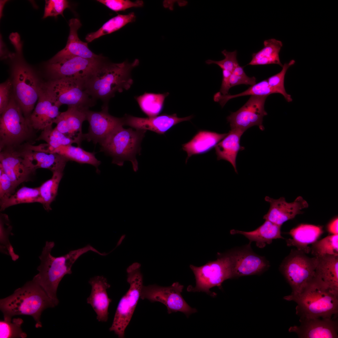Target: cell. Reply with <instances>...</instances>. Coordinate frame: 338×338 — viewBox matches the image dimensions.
<instances>
[{"label":"cell","mask_w":338,"mask_h":338,"mask_svg":"<svg viewBox=\"0 0 338 338\" xmlns=\"http://www.w3.org/2000/svg\"><path fill=\"white\" fill-rule=\"evenodd\" d=\"M138 59L132 63L125 61L119 63L107 60L84 81L85 88L95 100L100 99L108 105L116 92L129 89L133 82L132 70L139 64Z\"/></svg>","instance_id":"1"},{"label":"cell","mask_w":338,"mask_h":338,"mask_svg":"<svg viewBox=\"0 0 338 338\" xmlns=\"http://www.w3.org/2000/svg\"><path fill=\"white\" fill-rule=\"evenodd\" d=\"M54 246V242H46L42 253L39 257L41 260V264L37 269L39 273L33 279L42 288L56 306L59 303L57 291L59 283L65 275L72 273V267L78 259L89 251L101 255H103V253L88 245L71 251L64 255L54 257L51 254Z\"/></svg>","instance_id":"2"},{"label":"cell","mask_w":338,"mask_h":338,"mask_svg":"<svg viewBox=\"0 0 338 338\" xmlns=\"http://www.w3.org/2000/svg\"><path fill=\"white\" fill-rule=\"evenodd\" d=\"M56 306L42 288L34 279L27 282L10 296L1 299L0 310L4 316H32L36 328L42 326L40 321L42 312Z\"/></svg>","instance_id":"3"},{"label":"cell","mask_w":338,"mask_h":338,"mask_svg":"<svg viewBox=\"0 0 338 338\" xmlns=\"http://www.w3.org/2000/svg\"><path fill=\"white\" fill-rule=\"evenodd\" d=\"M297 304L296 314L300 318H329L338 313V296L325 289L314 278L300 293L284 297Z\"/></svg>","instance_id":"4"},{"label":"cell","mask_w":338,"mask_h":338,"mask_svg":"<svg viewBox=\"0 0 338 338\" xmlns=\"http://www.w3.org/2000/svg\"><path fill=\"white\" fill-rule=\"evenodd\" d=\"M146 131L120 127L100 144V151L112 157V163L119 166L123 165L125 161H131L136 172L138 168L136 155L140 152L141 143Z\"/></svg>","instance_id":"5"},{"label":"cell","mask_w":338,"mask_h":338,"mask_svg":"<svg viewBox=\"0 0 338 338\" xmlns=\"http://www.w3.org/2000/svg\"><path fill=\"white\" fill-rule=\"evenodd\" d=\"M196 280L194 287L189 285L188 292H203L212 296H215L210 289L216 286L221 287L225 280L233 278V264L228 251L218 254L216 260L209 261L205 264L197 267L190 265Z\"/></svg>","instance_id":"6"},{"label":"cell","mask_w":338,"mask_h":338,"mask_svg":"<svg viewBox=\"0 0 338 338\" xmlns=\"http://www.w3.org/2000/svg\"><path fill=\"white\" fill-rule=\"evenodd\" d=\"M300 251L294 250L286 257L280 269L292 289V294L301 292L314 277L315 257H309Z\"/></svg>","instance_id":"7"},{"label":"cell","mask_w":338,"mask_h":338,"mask_svg":"<svg viewBox=\"0 0 338 338\" xmlns=\"http://www.w3.org/2000/svg\"><path fill=\"white\" fill-rule=\"evenodd\" d=\"M43 84L60 106L66 105L68 106L87 110L95 104L96 100L87 92L83 80L60 79L51 80Z\"/></svg>","instance_id":"8"},{"label":"cell","mask_w":338,"mask_h":338,"mask_svg":"<svg viewBox=\"0 0 338 338\" xmlns=\"http://www.w3.org/2000/svg\"><path fill=\"white\" fill-rule=\"evenodd\" d=\"M12 75L16 100L23 112L28 115L38 99L41 84L31 69L20 60L13 64Z\"/></svg>","instance_id":"9"},{"label":"cell","mask_w":338,"mask_h":338,"mask_svg":"<svg viewBox=\"0 0 338 338\" xmlns=\"http://www.w3.org/2000/svg\"><path fill=\"white\" fill-rule=\"evenodd\" d=\"M129 288L121 298L117 306L110 331L118 337L124 338L125 329L129 324L140 298L143 286V276L140 270L127 273Z\"/></svg>","instance_id":"10"},{"label":"cell","mask_w":338,"mask_h":338,"mask_svg":"<svg viewBox=\"0 0 338 338\" xmlns=\"http://www.w3.org/2000/svg\"><path fill=\"white\" fill-rule=\"evenodd\" d=\"M22 113L18 103L13 98H10L8 106L1 114V149L4 146L19 142L28 135L31 127Z\"/></svg>","instance_id":"11"},{"label":"cell","mask_w":338,"mask_h":338,"mask_svg":"<svg viewBox=\"0 0 338 338\" xmlns=\"http://www.w3.org/2000/svg\"><path fill=\"white\" fill-rule=\"evenodd\" d=\"M183 288L184 286L177 282L167 287L156 284L143 285L140 298L152 302H158L163 304L166 307L168 314L180 312L188 317L197 310L190 307L183 299L181 294Z\"/></svg>","instance_id":"12"},{"label":"cell","mask_w":338,"mask_h":338,"mask_svg":"<svg viewBox=\"0 0 338 338\" xmlns=\"http://www.w3.org/2000/svg\"><path fill=\"white\" fill-rule=\"evenodd\" d=\"M106 60L102 55L93 59L74 56L56 63H48L46 70L52 80L69 78L84 81Z\"/></svg>","instance_id":"13"},{"label":"cell","mask_w":338,"mask_h":338,"mask_svg":"<svg viewBox=\"0 0 338 338\" xmlns=\"http://www.w3.org/2000/svg\"><path fill=\"white\" fill-rule=\"evenodd\" d=\"M267 96L252 95L247 102L236 111L231 112L227 118L231 129H239L245 131L253 126L261 131L264 117L267 115L264 105Z\"/></svg>","instance_id":"14"},{"label":"cell","mask_w":338,"mask_h":338,"mask_svg":"<svg viewBox=\"0 0 338 338\" xmlns=\"http://www.w3.org/2000/svg\"><path fill=\"white\" fill-rule=\"evenodd\" d=\"M108 105H104L100 111L87 110L86 120L89 124L88 132L83 134V140L100 143L117 128L124 125V118L113 116L108 112Z\"/></svg>","instance_id":"15"},{"label":"cell","mask_w":338,"mask_h":338,"mask_svg":"<svg viewBox=\"0 0 338 338\" xmlns=\"http://www.w3.org/2000/svg\"><path fill=\"white\" fill-rule=\"evenodd\" d=\"M251 243L228 251L233 264V278L259 273L266 269L269 263L264 257L252 250Z\"/></svg>","instance_id":"16"},{"label":"cell","mask_w":338,"mask_h":338,"mask_svg":"<svg viewBox=\"0 0 338 338\" xmlns=\"http://www.w3.org/2000/svg\"><path fill=\"white\" fill-rule=\"evenodd\" d=\"M300 324L290 327L289 331L301 338H336L338 324L336 320L329 318H300Z\"/></svg>","instance_id":"17"},{"label":"cell","mask_w":338,"mask_h":338,"mask_svg":"<svg viewBox=\"0 0 338 338\" xmlns=\"http://www.w3.org/2000/svg\"><path fill=\"white\" fill-rule=\"evenodd\" d=\"M60 106L41 84L37 105L28 119L31 127L43 130L52 126L60 113Z\"/></svg>","instance_id":"18"},{"label":"cell","mask_w":338,"mask_h":338,"mask_svg":"<svg viewBox=\"0 0 338 338\" xmlns=\"http://www.w3.org/2000/svg\"><path fill=\"white\" fill-rule=\"evenodd\" d=\"M0 166L9 177L15 188L29 180L34 170L23 152L9 150L1 152Z\"/></svg>","instance_id":"19"},{"label":"cell","mask_w":338,"mask_h":338,"mask_svg":"<svg viewBox=\"0 0 338 338\" xmlns=\"http://www.w3.org/2000/svg\"><path fill=\"white\" fill-rule=\"evenodd\" d=\"M265 201L270 204L269 209L263 219L281 226L285 222L302 213L301 210L307 208L309 205L301 196L298 197L291 202H286L283 197L274 199L266 196Z\"/></svg>","instance_id":"20"},{"label":"cell","mask_w":338,"mask_h":338,"mask_svg":"<svg viewBox=\"0 0 338 338\" xmlns=\"http://www.w3.org/2000/svg\"><path fill=\"white\" fill-rule=\"evenodd\" d=\"M193 116L180 118L176 114L162 115L147 118H142L125 115L123 117L124 125L136 130H149L160 134H163L177 124L189 121Z\"/></svg>","instance_id":"21"},{"label":"cell","mask_w":338,"mask_h":338,"mask_svg":"<svg viewBox=\"0 0 338 338\" xmlns=\"http://www.w3.org/2000/svg\"><path fill=\"white\" fill-rule=\"evenodd\" d=\"M69 25L70 31L65 47L50 59L49 63H56L74 56L93 59L101 56L94 53L88 48L87 43L81 41L79 38L78 30L82 26L79 19L77 18L70 19Z\"/></svg>","instance_id":"22"},{"label":"cell","mask_w":338,"mask_h":338,"mask_svg":"<svg viewBox=\"0 0 338 338\" xmlns=\"http://www.w3.org/2000/svg\"><path fill=\"white\" fill-rule=\"evenodd\" d=\"M316 257L315 279L325 289L338 296V255Z\"/></svg>","instance_id":"23"},{"label":"cell","mask_w":338,"mask_h":338,"mask_svg":"<svg viewBox=\"0 0 338 338\" xmlns=\"http://www.w3.org/2000/svg\"><path fill=\"white\" fill-rule=\"evenodd\" d=\"M89 283L91 286V292L87 299L97 315L99 322H106L108 319V308L112 300L108 297L107 290L110 287L106 278L97 276L91 278Z\"/></svg>","instance_id":"24"},{"label":"cell","mask_w":338,"mask_h":338,"mask_svg":"<svg viewBox=\"0 0 338 338\" xmlns=\"http://www.w3.org/2000/svg\"><path fill=\"white\" fill-rule=\"evenodd\" d=\"M228 134L200 130L189 141L182 145V149L187 154L186 160L192 156L206 153L215 147Z\"/></svg>","instance_id":"25"},{"label":"cell","mask_w":338,"mask_h":338,"mask_svg":"<svg viewBox=\"0 0 338 338\" xmlns=\"http://www.w3.org/2000/svg\"><path fill=\"white\" fill-rule=\"evenodd\" d=\"M245 131L239 129H231L227 135L215 147L217 159L224 160L230 162L236 173H238L236 158L240 151L244 149L240 144L241 137Z\"/></svg>","instance_id":"26"},{"label":"cell","mask_w":338,"mask_h":338,"mask_svg":"<svg viewBox=\"0 0 338 338\" xmlns=\"http://www.w3.org/2000/svg\"><path fill=\"white\" fill-rule=\"evenodd\" d=\"M323 232L321 226L301 224L290 230L289 234L291 238L287 240V245L295 247L298 250L305 253H309L310 251L309 245L317 240Z\"/></svg>","instance_id":"27"},{"label":"cell","mask_w":338,"mask_h":338,"mask_svg":"<svg viewBox=\"0 0 338 338\" xmlns=\"http://www.w3.org/2000/svg\"><path fill=\"white\" fill-rule=\"evenodd\" d=\"M23 153L35 170L38 168H45L52 172L57 170H64L68 161L58 154L36 151L29 148Z\"/></svg>","instance_id":"28"},{"label":"cell","mask_w":338,"mask_h":338,"mask_svg":"<svg viewBox=\"0 0 338 338\" xmlns=\"http://www.w3.org/2000/svg\"><path fill=\"white\" fill-rule=\"evenodd\" d=\"M281 226L265 220L262 225L253 231L246 232L233 229L231 233L243 235L249 239L250 243L255 242L258 247L262 248L266 244L271 243L273 239L284 238L281 235Z\"/></svg>","instance_id":"29"},{"label":"cell","mask_w":338,"mask_h":338,"mask_svg":"<svg viewBox=\"0 0 338 338\" xmlns=\"http://www.w3.org/2000/svg\"><path fill=\"white\" fill-rule=\"evenodd\" d=\"M264 47L252 54V59L247 64L252 65L277 64L282 67L279 53L283 46L282 42L275 38L265 40Z\"/></svg>","instance_id":"30"},{"label":"cell","mask_w":338,"mask_h":338,"mask_svg":"<svg viewBox=\"0 0 338 338\" xmlns=\"http://www.w3.org/2000/svg\"><path fill=\"white\" fill-rule=\"evenodd\" d=\"M88 110L68 106L66 111L60 113L69 128V137L75 140L79 146L83 140L82 126L83 122L86 120V112Z\"/></svg>","instance_id":"31"},{"label":"cell","mask_w":338,"mask_h":338,"mask_svg":"<svg viewBox=\"0 0 338 338\" xmlns=\"http://www.w3.org/2000/svg\"><path fill=\"white\" fill-rule=\"evenodd\" d=\"M53 153L63 156L68 161L91 165L99 171L98 167L101 162L95 157V153L86 151L80 146L75 147L71 145L61 146L54 149Z\"/></svg>","instance_id":"32"},{"label":"cell","mask_w":338,"mask_h":338,"mask_svg":"<svg viewBox=\"0 0 338 338\" xmlns=\"http://www.w3.org/2000/svg\"><path fill=\"white\" fill-rule=\"evenodd\" d=\"M169 93L156 94L145 92L135 97L142 110L149 117L158 115L162 111L166 98Z\"/></svg>","instance_id":"33"},{"label":"cell","mask_w":338,"mask_h":338,"mask_svg":"<svg viewBox=\"0 0 338 338\" xmlns=\"http://www.w3.org/2000/svg\"><path fill=\"white\" fill-rule=\"evenodd\" d=\"M136 16L133 12L127 14H118L105 22L97 31L88 34L85 40L88 43L104 35L120 29L129 23L135 21Z\"/></svg>","instance_id":"34"},{"label":"cell","mask_w":338,"mask_h":338,"mask_svg":"<svg viewBox=\"0 0 338 338\" xmlns=\"http://www.w3.org/2000/svg\"><path fill=\"white\" fill-rule=\"evenodd\" d=\"M63 171L59 170L53 172L52 177L39 187L40 197L38 203L42 204L47 211L51 210L50 204L57 195Z\"/></svg>","instance_id":"35"},{"label":"cell","mask_w":338,"mask_h":338,"mask_svg":"<svg viewBox=\"0 0 338 338\" xmlns=\"http://www.w3.org/2000/svg\"><path fill=\"white\" fill-rule=\"evenodd\" d=\"M39 197V187H23L8 197L0 200V210L3 211L9 207L20 204L38 203Z\"/></svg>","instance_id":"36"},{"label":"cell","mask_w":338,"mask_h":338,"mask_svg":"<svg viewBox=\"0 0 338 338\" xmlns=\"http://www.w3.org/2000/svg\"><path fill=\"white\" fill-rule=\"evenodd\" d=\"M275 93H276L275 91L269 86L267 79H265L251 85L245 91L238 94L223 95L218 92L214 95L213 100L218 102L223 107L229 100L233 98L248 95L268 96Z\"/></svg>","instance_id":"37"},{"label":"cell","mask_w":338,"mask_h":338,"mask_svg":"<svg viewBox=\"0 0 338 338\" xmlns=\"http://www.w3.org/2000/svg\"><path fill=\"white\" fill-rule=\"evenodd\" d=\"M311 254L318 257L325 255H338V235H331L312 244Z\"/></svg>","instance_id":"38"},{"label":"cell","mask_w":338,"mask_h":338,"mask_svg":"<svg viewBox=\"0 0 338 338\" xmlns=\"http://www.w3.org/2000/svg\"><path fill=\"white\" fill-rule=\"evenodd\" d=\"M12 229V227L10 224L8 215L1 214L0 220V251L2 253L10 256L13 260L15 261L18 259L19 256L14 253L13 248L9 241V235H13L11 232Z\"/></svg>","instance_id":"39"},{"label":"cell","mask_w":338,"mask_h":338,"mask_svg":"<svg viewBox=\"0 0 338 338\" xmlns=\"http://www.w3.org/2000/svg\"><path fill=\"white\" fill-rule=\"evenodd\" d=\"M4 316V320L0 321V338H21L27 337L26 334L23 332L21 326L23 321L19 318H14Z\"/></svg>","instance_id":"40"},{"label":"cell","mask_w":338,"mask_h":338,"mask_svg":"<svg viewBox=\"0 0 338 338\" xmlns=\"http://www.w3.org/2000/svg\"><path fill=\"white\" fill-rule=\"evenodd\" d=\"M38 139L45 141L54 150L61 146H68L73 143H76L75 140L61 133L55 128L52 129V126L43 130Z\"/></svg>","instance_id":"41"},{"label":"cell","mask_w":338,"mask_h":338,"mask_svg":"<svg viewBox=\"0 0 338 338\" xmlns=\"http://www.w3.org/2000/svg\"><path fill=\"white\" fill-rule=\"evenodd\" d=\"M295 63V61L292 59L289 63H285L280 72L267 79L270 87L276 93H279L283 95L285 100L289 102L292 101V99L291 95L288 94L285 90L284 85V78L288 69Z\"/></svg>","instance_id":"42"},{"label":"cell","mask_w":338,"mask_h":338,"mask_svg":"<svg viewBox=\"0 0 338 338\" xmlns=\"http://www.w3.org/2000/svg\"><path fill=\"white\" fill-rule=\"evenodd\" d=\"M221 53L225 56L224 59L219 61L208 59L206 61V63L208 64H216L222 70H227L232 73L235 68L239 65L237 59V51L231 52L224 49Z\"/></svg>","instance_id":"43"},{"label":"cell","mask_w":338,"mask_h":338,"mask_svg":"<svg viewBox=\"0 0 338 338\" xmlns=\"http://www.w3.org/2000/svg\"><path fill=\"white\" fill-rule=\"evenodd\" d=\"M69 7V2L67 0H46L43 18L48 17H56L59 15L63 16L64 10Z\"/></svg>","instance_id":"44"},{"label":"cell","mask_w":338,"mask_h":338,"mask_svg":"<svg viewBox=\"0 0 338 338\" xmlns=\"http://www.w3.org/2000/svg\"><path fill=\"white\" fill-rule=\"evenodd\" d=\"M97 1L115 12L124 11L132 7H142L143 5V2L141 0L135 2L128 0H98Z\"/></svg>","instance_id":"45"},{"label":"cell","mask_w":338,"mask_h":338,"mask_svg":"<svg viewBox=\"0 0 338 338\" xmlns=\"http://www.w3.org/2000/svg\"><path fill=\"white\" fill-rule=\"evenodd\" d=\"M255 84L256 78L254 77H250L247 76L244 70L243 67L239 65L234 69L229 79L230 88L241 84L252 85Z\"/></svg>","instance_id":"46"},{"label":"cell","mask_w":338,"mask_h":338,"mask_svg":"<svg viewBox=\"0 0 338 338\" xmlns=\"http://www.w3.org/2000/svg\"><path fill=\"white\" fill-rule=\"evenodd\" d=\"M15 188L11 179L0 166V199L7 198L15 193Z\"/></svg>","instance_id":"47"},{"label":"cell","mask_w":338,"mask_h":338,"mask_svg":"<svg viewBox=\"0 0 338 338\" xmlns=\"http://www.w3.org/2000/svg\"><path fill=\"white\" fill-rule=\"evenodd\" d=\"M12 83L9 79L0 84V113L2 114L8 106L10 98V93Z\"/></svg>","instance_id":"48"},{"label":"cell","mask_w":338,"mask_h":338,"mask_svg":"<svg viewBox=\"0 0 338 338\" xmlns=\"http://www.w3.org/2000/svg\"><path fill=\"white\" fill-rule=\"evenodd\" d=\"M338 218L332 220L328 225V231L331 235H338Z\"/></svg>","instance_id":"49"},{"label":"cell","mask_w":338,"mask_h":338,"mask_svg":"<svg viewBox=\"0 0 338 338\" xmlns=\"http://www.w3.org/2000/svg\"><path fill=\"white\" fill-rule=\"evenodd\" d=\"M141 267V264L137 262H135L131 264L126 269L127 273L137 271L140 270Z\"/></svg>","instance_id":"50"},{"label":"cell","mask_w":338,"mask_h":338,"mask_svg":"<svg viewBox=\"0 0 338 338\" xmlns=\"http://www.w3.org/2000/svg\"><path fill=\"white\" fill-rule=\"evenodd\" d=\"M125 234L122 235L120 238L118 240L117 244V245L118 246L120 245L122 243L124 240L125 239Z\"/></svg>","instance_id":"51"}]
</instances>
